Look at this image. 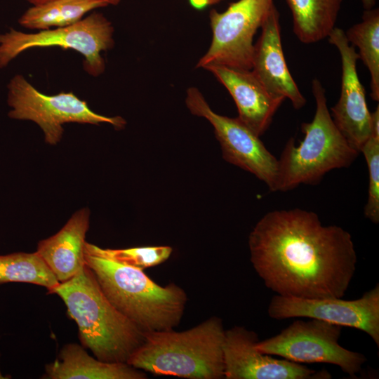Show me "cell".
Returning <instances> with one entry per match:
<instances>
[{
    "mask_svg": "<svg viewBox=\"0 0 379 379\" xmlns=\"http://www.w3.org/2000/svg\"><path fill=\"white\" fill-rule=\"evenodd\" d=\"M250 260L267 288L300 298H343L357 262L351 234L301 208L267 213L248 237Z\"/></svg>",
    "mask_w": 379,
    "mask_h": 379,
    "instance_id": "6da1fadb",
    "label": "cell"
},
{
    "mask_svg": "<svg viewBox=\"0 0 379 379\" xmlns=\"http://www.w3.org/2000/svg\"><path fill=\"white\" fill-rule=\"evenodd\" d=\"M48 293L58 295L77 324L82 346L105 362L127 363L144 340V331L120 313L86 265Z\"/></svg>",
    "mask_w": 379,
    "mask_h": 379,
    "instance_id": "7a4b0ae2",
    "label": "cell"
},
{
    "mask_svg": "<svg viewBox=\"0 0 379 379\" xmlns=\"http://www.w3.org/2000/svg\"><path fill=\"white\" fill-rule=\"evenodd\" d=\"M225 333L222 319L215 316L182 331H146L127 364L157 375L224 378Z\"/></svg>",
    "mask_w": 379,
    "mask_h": 379,
    "instance_id": "3957f363",
    "label": "cell"
},
{
    "mask_svg": "<svg viewBox=\"0 0 379 379\" xmlns=\"http://www.w3.org/2000/svg\"><path fill=\"white\" fill-rule=\"evenodd\" d=\"M85 262L110 303L142 331L178 326L187 301L180 286L175 283L162 286L142 270L87 253Z\"/></svg>",
    "mask_w": 379,
    "mask_h": 379,
    "instance_id": "277c9868",
    "label": "cell"
},
{
    "mask_svg": "<svg viewBox=\"0 0 379 379\" xmlns=\"http://www.w3.org/2000/svg\"><path fill=\"white\" fill-rule=\"evenodd\" d=\"M312 87L316 102L314 118L302 124L305 137L298 146L293 138L287 142L278 160L274 192L288 191L300 184L315 185L328 171L350 166L359 153L335 126L321 83L314 79Z\"/></svg>",
    "mask_w": 379,
    "mask_h": 379,
    "instance_id": "5b68a950",
    "label": "cell"
},
{
    "mask_svg": "<svg viewBox=\"0 0 379 379\" xmlns=\"http://www.w3.org/2000/svg\"><path fill=\"white\" fill-rule=\"evenodd\" d=\"M114 32L112 22L97 12L72 25L37 32H23L11 28L0 34V69L7 67L29 49L55 46L72 49L82 55L84 71L92 77H99L105 70L101 53L114 47Z\"/></svg>",
    "mask_w": 379,
    "mask_h": 379,
    "instance_id": "8992f818",
    "label": "cell"
},
{
    "mask_svg": "<svg viewBox=\"0 0 379 379\" xmlns=\"http://www.w3.org/2000/svg\"><path fill=\"white\" fill-rule=\"evenodd\" d=\"M8 117L36 123L42 130L47 144L57 145L61 140L67 123L98 125L106 123L122 128L126 122L119 116L106 117L93 112L85 100L73 92L56 95L44 94L22 74H15L7 85Z\"/></svg>",
    "mask_w": 379,
    "mask_h": 379,
    "instance_id": "52a82bcc",
    "label": "cell"
},
{
    "mask_svg": "<svg viewBox=\"0 0 379 379\" xmlns=\"http://www.w3.org/2000/svg\"><path fill=\"white\" fill-rule=\"evenodd\" d=\"M341 330L340 326L316 319L296 320L279 334L257 342L255 347L295 363L333 364L354 377L367 359L339 344Z\"/></svg>",
    "mask_w": 379,
    "mask_h": 379,
    "instance_id": "ba28073f",
    "label": "cell"
},
{
    "mask_svg": "<svg viewBox=\"0 0 379 379\" xmlns=\"http://www.w3.org/2000/svg\"><path fill=\"white\" fill-rule=\"evenodd\" d=\"M274 5V0H238L222 12L211 10V42L196 67L217 65L251 70L254 36Z\"/></svg>",
    "mask_w": 379,
    "mask_h": 379,
    "instance_id": "9c48e42d",
    "label": "cell"
},
{
    "mask_svg": "<svg viewBox=\"0 0 379 379\" xmlns=\"http://www.w3.org/2000/svg\"><path fill=\"white\" fill-rule=\"evenodd\" d=\"M185 104L190 112L208 120L214 128L222 157L232 164L255 175L274 192L278 174V159L241 121L215 112L200 91L190 87Z\"/></svg>",
    "mask_w": 379,
    "mask_h": 379,
    "instance_id": "30bf717a",
    "label": "cell"
},
{
    "mask_svg": "<svg viewBox=\"0 0 379 379\" xmlns=\"http://www.w3.org/2000/svg\"><path fill=\"white\" fill-rule=\"evenodd\" d=\"M268 315L276 320L294 317L316 319L340 326L354 328L366 333L379 347V285L356 300L300 298L274 295Z\"/></svg>",
    "mask_w": 379,
    "mask_h": 379,
    "instance_id": "8fae6325",
    "label": "cell"
},
{
    "mask_svg": "<svg viewBox=\"0 0 379 379\" xmlns=\"http://www.w3.org/2000/svg\"><path fill=\"white\" fill-rule=\"evenodd\" d=\"M258 336L241 326L225 330L223 358L225 379H329L326 370L316 371L258 350Z\"/></svg>",
    "mask_w": 379,
    "mask_h": 379,
    "instance_id": "7c38bea8",
    "label": "cell"
},
{
    "mask_svg": "<svg viewBox=\"0 0 379 379\" xmlns=\"http://www.w3.org/2000/svg\"><path fill=\"white\" fill-rule=\"evenodd\" d=\"M328 39L340 53L342 67L340 96L331 108V117L349 144L360 152L371 135V114L357 71L359 57L342 29L335 27Z\"/></svg>",
    "mask_w": 379,
    "mask_h": 379,
    "instance_id": "4fadbf2b",
    "label": "cell"
},
{
    "mask_svg": "<svg viewBox=\"0 0 379 379\" xmlns=\"http://www.w3.org/2000/svg\"><path fill=\"white\" fill-rule=\"evenodd\" d=\"M254 44L251 71L273 95L288 98L295 109L305 106L306 100L288 68L281 44L279 13L273 6L261 27Z\"/></svg>",
    "mask_w": 379,
    "mask_h": 379,
    "instance_id": "5bb4252c",
    "label": "cell"
},
{
    "mask_svg": "<svg viewBox=\"0 0 379 379\" xmlns=\"http://www.w3.org/2000/svg\"><path fill=\"white\" fill-rule=\"evenodd\" d=\"M211 72L232 97L238 118L259 137L269 128L274 115L285 99L271 94L251 70L210 65Z\"/></svg>",
    "mask_w": 379,
    "mask_h": 379,
    "instance_id": "9a60e30c",
    "label": "cell"
},
{
    "mask_svg": "<svg viewBox=\"0 0 379 379\" xmlns=\"http://www.w3.org/2000/svg\"><path fill=\"white\" fill-rule=\"evenodd\" d=\"M89 219V210L81 208L56 234L37 244L36 252L60 283L74 277L86 266L84 248Z\"/></svg>",
    "mask_w": 379,
    "mask_h": 379,
    "instance_id": "2e32d148",
    "label": "cell"
},
{
    "mask_svg": "<svg viewBox=\"0 0 379 379\" xmlns=\"http://www.w3.org/2000/svg\"><path fill=\"white\" fill-rule=\"evenodd\" d=\"M147 374L127 363L105 362L89 355L83 346L67 343L58 358L45 366L48 379H145Z\"/></svg>",
    "mask_w": 379,
    "mask_h": 379,
    "instance_id": "e0dca14e",
    "label": "cell"
},
{
    "mask_svg": "<svg viewBox=\"0 0 379 379\" xmlns=\"http://www.w3.org/2000/svg\"><path fill=\"white\" fill-rule=\"evenodd\" d=\"M293 32L303 44L318 42L335 27L343 0H286Z\"/></svg>",
    "mask_w": 379,
    "mask_h": 379,
    "instance_id": "ac0fdd59",
    "label": "cell"
},
{
    "mask_svg": "<svg viewBox=\"0 0 379 379\" xmlns=\"http://www.w3.org/2000/svg\"><path fill=\"white\" fill-rule=\"evenodd\" d=\"M109 6L103 0H52L30 8L18 23L29 29L45 30L72 25L94 9Z\"/></svg>",
    "mask_w": 379,
    "mask_h": 379,
    "instance_id": "d6986e66",
    "label": "cell"
},
{
    "mask_svg": "<svg viewBox=\"0 0 379 379\" xmlns=\"http://www.w3.org/2000/svg\"><path fill=\"white\" fill-rule=\"evenodd\" d=\"M347 39L359 50L358 53L370 73L371 97L379 100V9L365 10L362 20L345 32Z\"/></svg>",
    "mask_w": 379,
    "mask_h": 379,
    "instance_id": "ffe728a7",
    "label": "cell"
},
{
    "mask_svg": "<svg viewBox=\"0 0 379 379\" xmlns=\"http://www.w3.org/2000/svg\"><path fill=\"white\" fill-rule=\"evenodd\" d=\"M10 282L41 286L48 293L60 283L36 252L0 255V284Z\"/></svg>",
    "mask_w": 379,
    "mask_h": 379,
    "instance_id": "44dd1931",
    "label": "cell"
},
{
    "mask_svg": "<svg viewBox=\"0 0 379 379\" xmlns=\"http://www.w3.org/2000/svg\"><path fill=\"white\" fill-rule=\"evenodd\" d=\"M167 246H142L129 248H102L86 242L85 253L112 260L119 264L144 270L167 260L172 253Z\"/></svg>",
    "mask_w": 379,
    "mask_h": 379,
    "instance_id": "7402d4cb",
    "label": "cell"
},
{
    "mask_svg": "<svg viewBox=\"0 0 379 379\" xmlns=\"http://www.w3.org/2000/svg\"><path fill=\"white\" fill-rule=\"evenodd\" d=\"M366 159L369 175L368 199L364 215L372 222H379V133L371 132L361 152Z\"/></svg>",
    "mask_w": 379,
    "mask_h": 379,
    "instance_id": "603a6c76",
    "label": "cell"
},
{
    "mask_svg": "<svg viewBox=\"0 0 379 379\" xmlns=\"http://www.w3.org/2000/svg\"><path fill=\"white\" fill-rule=\"evenodd\" d=\"M191 5L197 9H202L206 6L219 2L221 0H189Z\"/></svg>",
    "mask_w": 379,
    "mask_h": 379,
    "instance_id": "cb8c5ba5",
    "label": "cell"
},
{
    "mask_svg": "<svg viewBox=\"0 0 379 379\" xmlns=\"http://www.w3.org/2000/svg\"><path fill=\"white\" fill-rule=\"evenodd\" d=\"M32 5L41 4L46 2L51 1L52 0H27ZM108 5L116 6L118 5L122 0H103Z\"/></svg>",
    "mask_w": 379,
    "mask_h": 379,
    "instance_id": "d4e9b609",
    "label": "cell"
},
{
    "mask_svg": "<svg viewBox=\"0 0 379 379\" xmlns=\"http://www.w3.org/2000/svg\"><path fill=\"white\" fill-rule=\"evenodd\" d=\"M364 10H368L374 8L376 0H360Z\"/></svg>",
    "mask_w": 379,
    "mask_h": 379,
    "instance_id": "484cf974",
    "label": "cell"
}]
</instances>
